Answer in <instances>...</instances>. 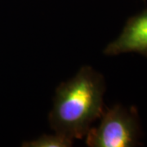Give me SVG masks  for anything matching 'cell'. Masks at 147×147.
<instances>
[{
    "instance_id": "6da1fadb",
    "label": "cell",
    "mask_w": 147,
    "mask_h": 147,
    "mask_svg": "<svg viewBox=\"0 0 147 147\" xmlns=\"http://www.w3.org/2000/svg\"><path fill=\"white\" fill-rule=\"evenodd\" d=\"M105 91L103 75L91 66H83L74 78L56 90L48 115L53 130L72 140L85 137L104 113Z\"/></svg>"
},
{
    "instance_id": "7a4b0ae2",
    "label": "cell",
    "mask_w": 147,
    "mask_h": 147,
    "mask_svg": "<svg viewBox=\"0 0 147 147\" xmlns=\"http://www.w3.org/2000/svg\"><path fill=\"white\" fill-rule=\"evenodd\" d=\"M100 125L92 127L86 137L89 147H134L140 145L142 129L137 109L114 105L104 110Z\"/></svg>"
},
{
    "instance_id": "3957f363",
    "label": "cell",
    "mask_w": 147,
    "mask_h": 147,
    "mask_svg": "<svg viewBox=\"0 0 147 147\" xmlns=\"http://www.w3.org/2000/svg\"><path fill=\"white\" fill-rule=\"evenodd\" d=\"M103 53L107 56L135 53L147 57V8L127 21L120 34Z\"/></svg>"
},
{
    "instance_id": "277c9868",
    "label": "cell",
    "mask_w": 147,
    "mask_h": 147,
    "mask_svg": "<svg viewBox=\"0 0 147 147\" xmlns=\"http://www.w3.org/2000/svg\"><path fill=\"white\" fill-rule=\"evenodd\" d=\"M74 140L69 137L56 133L43 134L35 140L22 143L23 147H70L73 146Z\"/></svg>"
},
{
    "instance_id": "5b68a950",
    "label": "cell",
    "mask_w": 147,
    "mask_h": 147,
    "mask_svg": "<svg viewBox=\"0 0 147 147\" xmlns=\"http://www.w3.org/2000/svg\"><path fill=\"white\" fill-rule=\"evenodd\" d=\"M143 1H146V0H143Z\"/></svg>"
}]
</instances>
